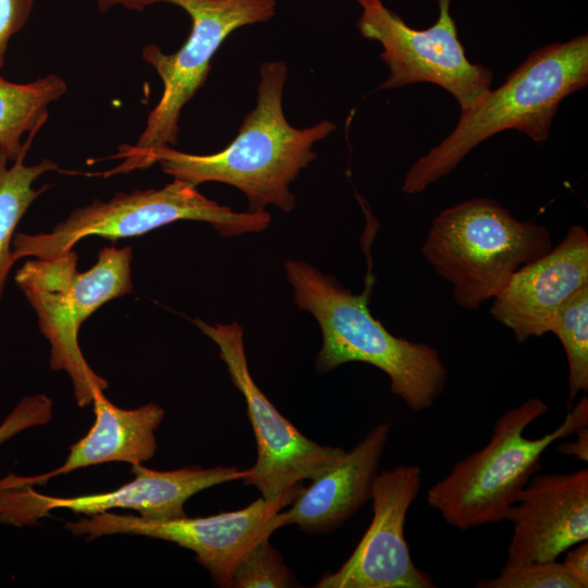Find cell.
Segmentation results:
<instances>
[{"label": "cell", "instance_id": "14", "mask_svg": "<svg viewBox=\"0 0 588 588\" xmlns=\"http://www.w3.org/2000/svg\"><path fill=\"white\" fill-rule=\"evenodd\" d=\"M505 565L543 562L588 539V469L534 475L506 513Z\"/></svg>", "mask_w": 588, "mask_h": 588}, {"label": "cell", "instance_id": "3", "mask_svg": "<svg viewBox=\"0 0 588 588\" xmlns=\"http://www.w3.org/2000/svg\"><path fill=\"white\" fill-rule=\"evenodd\" d=\"M587 83V34L536 49L504 84L461 112L453 132L408 170L403 192H424L471 149L502 131L516 130L537 143L546 140L560 103Z\"/></svg>", "mask_w": 588, "mask_h": 588}, {"label": "cell", "instance_id": "21", "mask_svg": "<svg viewBox=\"0 0 588 588\" xmlns=\"http://www.w3.org/2000/svg\"><path fill=\"white\" fill-rule=\"evenodd\" d=\"M298 586L269 538L257 543L240 563L232 578L234 588H284Z\"/></svg>", "mask_w": 588, "mask_h": 588}, {"label": "cell", "instance_id": "2", "mask_svg": "<svg viewBox=\"0 0 588 588\" xmlns=\"http://www.w3.org/2000/svg\"><path fill=\"white\" fill-rule=\"evenodd\" d=\"M284 270L295 304L311 314L321 330L318 372L346 363H366L389 377L391 392L412 411L433 405L444 391L448 369L434 347L393 335L371 315L372 277L368 275L362 293L354 294L308 262L286 260Z\"/></svg>", "mask_w": 588, "mask_h": 588}, {"label": "cell", "instance_id": "13", "mask_svg": "<svg viewBox=\"0 0 588 588\" xmlns=\"http://www.w3.org/2000/svg\"><path fill=\"white\" fill-rule=\"evenodd\" d=\"M421 488V468L401 465L378 473L371 491L372 519L347 561L316 588H434L413 562L404 537L407 511Z\"/></svg>", "mask_w": 588, "mask_h": 588}, {"label": "cell", "instance_id": "11", "mask_svg": "<svg viewBox=\"0 0 588 588\" xmlns=\"http://www.w3.org/2000/svg\"><path fill=\"white\" fill-rule=\"evenodd\" d=\"M299 490L272 501L261 497L242 510L207 517L185 515L154 520L139 515L105 512L68 522L64 528L88 541L102 536L132 535L173 542L192 550L217 586L230 588L240 563L257 543L273 532L270 518L290 505Z\"/></svg>", "mask_w": 588, "mask_h": 588}, {"label": "cell", "instance_id": "6", "mask_svg": "<svg viewBox=\"0 0 588 588\" xmlns=\"http://www.w3.org/2000/svg\"><path fill=\"white\" fill-rule=\"evenodd\" d=\"M132 258L131 247L106 246L95 265L79 272L77 254L71 249L53 258L28 259L15 273L39 331L50 344V367L69 375L79 407L90 405L94 391H105L108 381L85 359L78 331L102 305L133 291Z\"/></svg>", "mask_w": 588, "mask_h": 588}, {"label": "cell", "instance_id": "23", "mask_svg": "<svg viewBox=\"0 0 588 588\" xmlns=\"http://www.w3.org/2000/svg\"><path fill=\"white\" fill-rule=\"evenodd\" d=\"M53 403L45 394L22 399L0 425V445L15 434L47 424L52 416Z\"/></svg>", "mask_w": 588, "mask_h": 588}, {"label": "cell", "instance_id": "16", "mask_svg": "<svg viewBox=\"0 0 588 588\" xmlns=\"http://www.w3.org/2000/svg\"><path fill=\"white\" fill-rule=\"evenodd\" d=\"M389 431L388 424L372 428L339 464L302 488L287 511L275 513L271 529L295 524L305 532L323 534L352 517L371 498Z\"/></svg>", "mask_w": 588, "mask_h": 588}, {"label": "cell", "instance_id": "15", "mask_svg": "<svg viewBox=\"0 0 588 588\" xmlns=\"http://www.w3.org/2000/svg\"><path fill=\"white\" fill-rule=\"evenodd\" d=\"M587 285L588 233L575 224L558 246L514 272L491 315L523 343L550 332L561 306Z\"/></svg>", "mask_w": 588, "mask_h": 588}, {"label": "cell", "instance_id": "8", "mask_svg": "<svg viewBox=\"0 0 588 588\" xmlns=\"http://www.w3.org/2000/svg\"><path fill=\"white\" fill-rule=\"evenodd\" d=\"M180 220L207 222L221 235L234 236L264 231L271 217L267 211H234L203 195L197 186L173 179L161 188L117 193L108 201L95 199L72 211L49 233H15L12 257L14 262L28 257L53 258L74 249L87 236L97 235L114 242Z\"/></svg>", "mask_w": 588, "mask_h": 588}, {"label": "cell", "instance_id": "25", "mask_svg": "<svg viewBox=\"0 0 588 588\" xmlns=\"http://www.w3.org/2000/svg\"><path fill=\"white\" fill-rule=\"evenodd\" d=\"M566 556L562 562L578 588L588 587V543L587 540L579 542L566 550Z\"/></svg>", "mask_w": 588, "mask_h": 588}, {"label": "cell", "instance_id": "24", "mask_svg": "<svg viewBox=\"0 0 588 588\" xmlns=\"http://www.w3.org/2000/svg\"><path fill=\"white\" fill-rule=\"evenodd\" d=\"M33 7L34 0H0V73L4 65L9 41L24 27Z\"/></svg>", "mask_w": 588, "mask_h": 588}, {"label": "cell", "instance_id": "17", "mask_svg": "<svg viewBox=\"0 0 588 588\" xmlns=\"http://www.w3.org/2000/svg\"><path fill=\"white\" fill-rule=\"evenodd\" d=\"M93 405L94 425L83 438L70 446L69 455L62 465L35 476L9 474L0 479V485H45L54 477L79 468L112 462L136 465L155 455V432L164 416L161 406L147 403L132 409L121 408L111 403L100 389L94 391Z\"/></svg>", "mask_w": 588, "mask_h": 588}, {"label": "cell", "instance_id": "9", "mask_svg": "<svg viewBox=\"0 0 588 588\" xmlns=\"http://www.w3.org/2000/svg\"><path fill=\"white\" fill-rule=\"evenodd\" d=\"M356 1L363 8L357 28L364 38L382 45L380 58L390 70L378 90L431 83L450 93L461 112L477 106L491 90L492 72L466 58L450 0H438L439 17L426 29L409 27L381 0Z\"/></svg>", "mask_w": 588, "mask_h": 588}, {"label": "cell", "instance_id": "18", "mask_svg": "<svg viewBox=\"0 0 588 588\" xmlns=\"http://www.w3.org/2000/svg\"><path fill=\"white\" fill-rule=\"evenodd\" d=\"M66 90L65 81L57 74L25 84L9 82L0 75V148L10 162L28 151L48 119L49 106Z\"/></svg>", "mask_w": 588, "mask_h": 588}, {"label": "cell", "instance_id": "12", "mask_svg": "<svg viewBox=\"0 0 588 588\" xmlns=\"http://www.w3.org/2000/svg\"><path fill=\"white\" fill-rule=\"evenodd\" d=\"M131 471L134 478L114 490L76 497L48 495L33 486L0 485V524L32 526L60 509L86 516L124 509L147 519L169 520L185 516L184 504L197 492L247 476V469L224 466L159 471L136 464Z\"/></svg>", "mask_w": 588, "mask_h": 588}, {"label": "cell", "instance_id": "1", "mask_svg": "<svg viewBox=\"0 0 588 588\" xmlns=\"http://www.w3.org/2000/svg\"><path fill=\"white\" fill-rule=\"evenodd\" d=\"M286 78L285 62L261 64L256 107L224 149L194 155L164 146L150 152L146 167L159 163L164 173L195 186L205 182L232 185L245 194L250 212H265L270 205L292 211L296 201L290 184L316 159L314 145L336 125L323 120L305 128L292 126L282 108Z\"/></svg>", "mask_w": 588, "mask_h": 588}, {"label": "cell", "instance_id": "20", "mask_svg": "<svg viewBox=\"0 0 588 588\" xmlns=\"http://www.w3.org/2000/svg\"><path fill=\"white\" fill-rule=\"evenodd\" d=\"M550 332L558 336L566 355L569 408L579 392L588 391V285L561 306Z\"/></svg>", "mask_w": 588, "mask_h": 588}, {"label": "cell", "instance_id": "7", "mask_svg": "<svg viewBox=\"0 0 588 588\" xmlns=\"http://www.w3.org/2000/svg\"><path fill=\"white\" fill-rule=\"evenodd\" d=\"M156 3L182 8L191 17L192 29L183 46L164 53L155 44L145 46L142 57L160 76L163 90L147 118L136 144H123L111 158L121 163L102 176L147 169V158L155 149L173 146L180 136V118L184 106L204 86L212 57L228 36L240 27L264 23L275 14L277 0H97L101 13L113 7L143 11Z\"/></svg>", "mask_w": 588, "mask_h": 588}, {"label": "cell", "instance_id": "19", "mask_svg": "<svg viewBox=\"0 0 588 588\" xmlns=\"http://www.w3.org/2000/svg\"><path fill=\"white\" fill-rule=\"evenodd\" d=\"M27 151L22 152L9 167V159L0 148V303L12 266V242L15 229L32 204L50 185L34 188L35 181L42 174L58 170L51 159L32 166L25 164Z\"/></svg>", "mask_w": 588, "mask_h": 588}, {"label": "cell", "instance_id": "5", "mask_svg": "<svg viewBox=\"0 0 588 588\" xmlns=\"http://www.w3.org/2000/svg\"><path fill=\"white\" fill-rule=\"evenodd\" d=\"M552 247L546 226L519 221L495 200L477 197L441 210L421 253L451 284L457 305L474 310L493 299L522 266Z\"/></svg>", "mask_w": 588, "mask_h": 588}, {"label": "cell", "instance_id": "26", "mask_svg": "<svg viewBox=\"0 0 588 588\" xmlns=\"http://www.w3.org/2000/svg\"><path fill=\"white\" fill-rule=\"evenodd\" d=\"M577 440L573 442L561 443L556 449L560 453L575 456L576 458L588 461V428L584 426L576 432Z\"/></svg>", "mask_w": 588, "mask_h": 588}, {"label": "cell", "instance_id": "22", "mask_svg": "<svg viewBox=\"0 0 588 588\" xmlns=\"http://www.w3.org/2000/svg\"><path fill=\"white\" fill-rule=\"evenodd\" d=\"M479 588H578L562 562L556 560L504 565L499 575L480 579Z\"/></svg>", "mask_w": 588, "mask_h": 588}, {"label": "cell", "instance_id": "4", "mask_svg": "<svg viewBox=\"0 0 588 588\" xmlns=\"http://www.w3.org/2000/svg\"><path fill=\"white\" fill-rule=\"evenodd\" d=\"M548 412L549 406L539 397H529L506 411L497 420L488 443L457 462L430 487L428 505L461 530L504 520L520 491L541 467L543 452L588 425L587 395L554 430L540 438H526L527 427Z\"/></svg>", "mask_w": 588, "mask_h": 588}, {"label": "cell", "instance_id": "10", "mask_svg": "<svg viewBox=\"0 0 588 588\" xmlns=\"http://www.w3.org/2000/svg\"><path fill=\"white\" fill-rule=\"evenodd\" d=\"M194 323L218 345L233 384L245 399L257 443V460L247 469L245 485L255 486L262 498L272 501L298 491L301 481L317 478L343 460L347 451L305 437L257 387L248 369L244 331L238 323L210 324L201 319Z\"/></svg>", "mask_w": 588, "mask_h": 588}]
</instances>
